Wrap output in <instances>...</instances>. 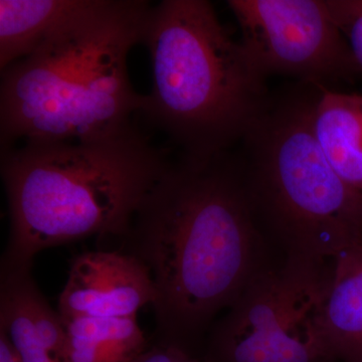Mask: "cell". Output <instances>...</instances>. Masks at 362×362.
Listing matches in <instances>:
<instances>
[{"label": "cell", "instance_id": "3957f363", "mask_svg": "<svg viewBox=\"0 0 362 362\" xmlns=\"http://www.w3.org/2000/svg\"><path fill=\"white\" fill-rule=\"evenodd\" d=\"M152 4L92 0L30 56L1 71L0 144L81 140L132 124L143 95L133 89L128 54L141 44Z\"/></svg>", "mask_w": 362, "mask_h": 362}, {"label": "cell", "instance_id": "9a60e30c", "mask_svg": "<svg viewBox=\"0 0 362 362\" xmlns=\"http://www.w3.org/2000/svg\"><path fill=\"white\" fill-rule=\"evenodd\" d=\"M133 362H199L187 350L173 345H154Z\"/></svg>", "mask_w": 362, "mask_h": 362}, {"label": "cell", "instance_id": "7a4b0ae2", "mask_svg": "<svg viewBox=\"0 0 362 362\" xmlns=\"http://www.w3.org/2000/svg\"><path fill=\"white\" fill-rule=\"evenodd\" d=\"M169 164L166 150L133 123L100 137L1 150L11 228L0 269H32L40 252L92 235L122 239Z\"/></svg>", "mask_w": 362, "mask_h": 362}, {"label": "cell", "instance_id": "9c48e42d", "mask_svg": "<svg viewBox=\"0 0 362 362\" xmlns=\"http://www.w3.org/2000/svg\"><path fill=\"white\" fill-rule=\"evenodd\" d=\"M32 269H0V329L21 362H66V332L33 280Z\"/></svg>", "mask_w": 362, "mask_h": 362}, {"label": "cell", "instance_id": "8992f818", "mask_svg": "<svg viewBox=\"0 0 362 362\" xmlns=\"http://www.w3.org/2000/svg\"><path fill=\"white\" fill-rule=\"evenodd\" d=\"M330 274L331 261L301 257L262 269L214 327L207 361H337L323 323Z\"/></svg>", "mask_w": 362, "mask_h": 362}, {"label": "cell", "instance_id": "6da1fadb", "mask_svg": "<svg viewBox=\"0 0 362 362\" xmlns=\"http://www.w3.org/2000/svg\"><path fill=\"white\" fill-rule=\"evenodd\" d=\"M122 240L156 286V344L187 351L263 269L259 230L230 151L170 162Z\"/></svg>", "mask_w": 362, "mask_h": 362}, {"label": "cell", "instance_id": "5b68a950", "mask_svg": "<svg viewBox=\"0 0 362 362\" xmlns=\"http://www.w3.org/2000/svg\"><path fill=\"white\" fill-rule=\"evenodd\" d=\"M320 86L271 96L235 154L252 216L287 257L332 261L362 238V194L341 180L317 139Z\"/></svg>", "mask_w": 362, "mask_h": 362}, {"label": "cell", "instance_id": "52a82bcc", "mask_svg": "<svg viewBox=\"0 0 362 362\" xmlns=\"http://www.w3.org/2000/svg\"><path fill=\"white\" fill-rule=\"evenodd\" d=\"M250 61L266 78L283 75L331 88L362 71L326 0H228Z\"/></svg>", "mask_w": 362, "mask_h": 362}, {"label": "cell", "instance_id": "ba28073f", "mask_svg": "<svg viewBox=\"0 0 362 362\" xmlns=\"http://www.w3.org/2000/svg\"><path fill=\"white\" fill-rule=\"evenodd\" d=\"M156 299L151 274L139 259L126 252H85L71 261L58 312L64 319L130 318Z\"/></svg>", "mask_w": 362, "mask_h": 362}, {"label": "cell", "instance_id": "277c9868", "mask_svg": "<svg viewBox=\"0 0 362 362\" xmlns=\"http://www.w3.org/2000/svg\"><path fill=\"white\" fill-rule=\"evenodd\" d=\"M141 45L149 52L153 84L138 114L182 154L230 151L269 103L266 78L209 1L152 6Z\"/></svg>", "mask_w": 362, "mask_h": 362}, {"label": "cell", "instance_id": "7c38bea8", "mask_svg": "<svg viewBox=\"0 0 362 362\" xmlns=\"http://www.w3.org/2000/svg\"><path fill=\"white\" fill-rule=\"evenodd\" d=\"M92 0H1L0 71L32 54Z\"/></svg>", "mask_w": 362, "mask_h": 362}, {"label": "cell", "instance_id": "2e32d148", "mask_svg": "<svg viewBox=\"0 0 362 362\" xmlns=\"http://www.w3.org/2000/svg\"><path fill=\"white\" fill-rule=\"evenodd\" d=\"M0 362H21L11 340L2 329H0Z\"/></svg>", "mask_w": 362, "mask_h": 362}, {"label": "cell", "instance_id": "8fae6325", "mask_svg": "<svg viewBox=\"0 0 362 362\" xmlns=\"http://www.w3.org/2000/svg\"><path fill=\"white\" fill-rule=\"evenodd\" d=\"M314 128L331 166L362 194V95L320 87Z\"/></svg>", "mask_w": 362, "mask_h": 362}, {"label": "cell", "instance_id": "4fadbf2b", "mask_svg": "<svg viewBox=\"0 0 362 362\" xmlns=\"http://www.w3.org/2000/svg\"><path fill=\"white\" fill-rule=\"evenodd\" d=\"M63 319L66 362H133L147 349L136 317Z\"/></svg>", "mask_w": 362, "mask_h": 362}, {"label": "cell", "instance_id": "30bf717a", "mask_svg": "<svg viewBox=\"0 0 362 362\" xmlns=\"http://www.w3.org/2000/svg\"><path fill=\"white\" fill-rule=\"evenodd\" d=\"M323 323L334 358L362 362V238L331 261Z\"/></svg>", "mask_w": 362, "mask_h": 362}, {"label": "cell", "instance_id": "5bb4252c", "mask_svg": "<svg viewBox=\"0 0 362 362\" xmlns=\"http://www.w3.org/2000/svg\"><path fill=\"white\" fill-rule=\"evenodd\" d=\"M326 4L362 71V0H326Z\"/></svg>", "mask_w": 362, "mask_h": 362}]
</instances>
